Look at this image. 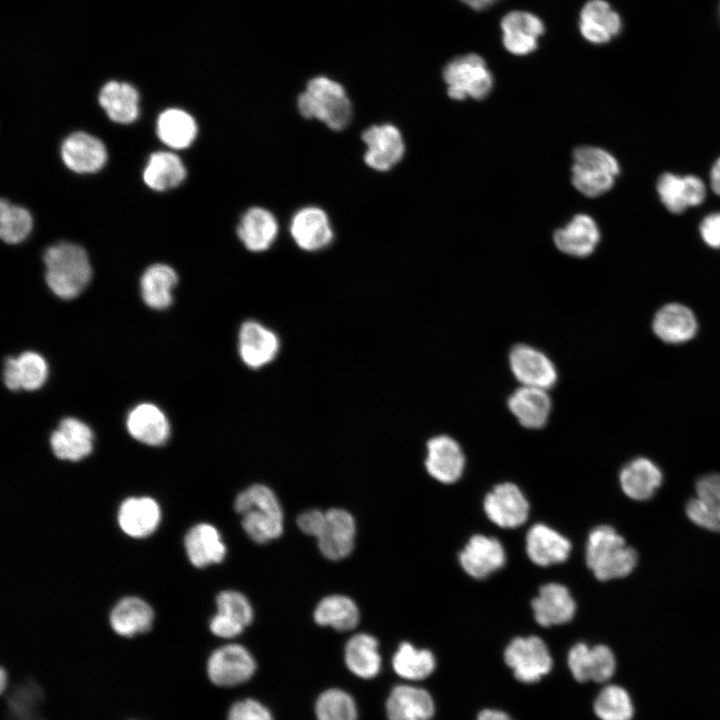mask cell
<instances>
[{
    "mask_svg": "<svg viewBox=\"0 0 720 720\" xmlns=\"http://www.w3.org/2000/svg\"><path fill=\"white\" fill-rule=\"evenodd\" d=\"M637 552L609 525H598L589 532L585 546L587 567L599 581L628 576L636 567Z\"/></svg>",
    "mask_w": 720,
    "mask_h": 720,
    "instance_id": "obj_1",
    "label": "cell"
},
{
    "mask_svg": "<svg viewBox=\"0 0 720 720\" xmlns=\"http://www.w3.org/2000/svg\"><path fill=\"white\" fill-rule=\"evenodd\" d=\"M43 260L46 283L62 299L78 296L91 279L89 258L80 245L70 242L51 245L45 250Z\"/></svg>",
    "mask_w": 720,
    "mask_h": 720,
    "instance_id": "obj_2",
    "label": "cell"
},
{
    "mask_svg": "<svg viewBox=\"0 0 720 720\" xmlns=\"http://www.w3.org/2000/svg\"><path fill=\"white\" fill-rule=\"evenodd\" d=\"M234 508L242 516L246 534L264 544L281 536L283 512L274 492L265 485L254 484L236 497Z\"/></svg>",
    "mask_w": 720,
    "mask_h": 720,
    "instance_id": "obj_3",
    "label": "cell"
},
{
    "mask_svg": "<svg viewBox=\"0 0 720 720\" xmlns=\"http://www.w3.org/2000/svg\"><path fill=\"white\" fill-rule=\"evenodd\" d=\"M300 114L317 119L328 128L339 131L352 119V104L344 87L324 76L312 78L297 99Z\"/></svg>",
    "mask_w": 720,
    "mask_h": 720,
    "instance_id": "obj_4",
    "label": "cell"
},
{
    "mask_svg": "<svg viewBox=\"0 0 720 720\" xmlns=\"http://www.w3.org/2000/svg\"><path fill=\"white\" fill-rule=\"evenodd\" d=\"M503 661L513 677L525 685L540 682L554 667L547 640L534 633L514 635L503 649Z\"/></svg>",
    "mask_w": 720,
    "mask_h": 720,
    "instance_id": "obj_5",
    "label": "cell"
},
{
    "mask_svg": "<svg viewBox=\"0 0 720 720\" xmlns=\"http://www.w3.org/2000/svg\"><path fill=\"white\" fill-rule=\"evenodd\" d=\"M620 167L608 151L594 146H580L573 152L572 184L587 197H598L614 185Z\"/></svg>",
    "mask_w": 720,
    "mask_h": 720,
    "instance_id": "obj_6",
    "label": "cell"
},
{
    "mask_svg": "<svg viewBox=\"0 0 720 720\" xmlns=\"http://www.w3.org/2000/svg\"><path fill=\"white\" fill-rule=\"evenodd\" d=\"M442 75L447 84V94L454 100L467 97L482 100L489 95L494 84L485 60L474 53L450 60L443 68Z\"/></svg>",
    "mask_w": 720,
    "mask_h": 720,
    "instance_id": "obj_7",
    "label": "cell"
},
{
    "mask_svg": "<svg viewBox=\"0 0 720 720\" xmlns=\"http://www.w3.org/2000/svg\"><path fill=\"white\" fill-rule=\"evenodd\" d=\"M566 664L572 678L580 684L604 685L613 678L617 667L609 646L585 641H575L568 648Z\"/></svg>",
    "mask_w": 720,
    "mask_h": 720,
    "instance_id": "obj_8",
    "label": "cell"
},
{
    "mask_svg": "<svg viewBox=\"0 0 720 720\" xmlns=\"http://www.w3.org/2000/svg\"><path fill=\"white\" fill-rule=\"evenodd\" d=\"M255 670L253 656L239 644H227L215 649L206 666L209 680L219 687L243 684L254 675Z\"/></svg>",
    "mask_w": 720,
    "mask_h": 720,
    "instance_id": "obj_9",
    "label": "cell"
},
{
    "mask_svg": "<svg viewBox=\"0 0 720 720\" xmlns=\"http://www.w3.org/2000/svg\"><path fill=\"white\" fill-rule=\"evenodd\" d=\"M385 715L387 720H433L436 702L422 684L399 681L386 697Z\"/></svg>",
    "mask_w": 720,
    "mask_h": 720,
    "instance_id": "obj_10",
    "label": "cell"
},
{
    "mask_svg": "<svg viewBox=\"0 0 720 720\" xmlns=\"http://www.w3.org/2000/svg\"><path fill=\"white\" fill-rule=\"evenodd\" d=\"M483 511L495 525L513 529L523 525L530 513V504L522 490L512 482L495 485L483 499Z\"/></svg>",
    "mask_w": 720,
    "mask_h": 720,
    "instance_id": "obj_11",
    "label": "cell"
},
{
    "mask_svg": "<svg viewBox=\"0 0 720 720\" xmlns=\"http://www.w3.org/2000/svg\"><path fill=\"white\" fill-rule=\"evenodd\" d=\"M458 561L467 575L483 580L505 565L506 552L497 538L475 534L459 552Z\"/></svg>",
    "mask_w": 720,
    "mask_h": 720,
    "instance_id": "obj_12",
    "label": "cell"
},
{
    "mask_svg": "<svg viewBox=\"0 0 720 720\" xmlns=\"http://www.w3.org/2000/svg\"><path fill=\"white\" fill-rule=\"evenodd\" d=\"M361 137L367 148L364 161L376 171L392 169L405 153L402 134L392 124L372 125L363 131Z\"/></svg>",
    "mask_w": 720,
    "mask_h": 720,
    "instance_id": "obj_13",
    "label": "cell"
},
{
    "mask_svg": "<svg viewBox=\"0 0 720 720\" xmlns=\"http://www.w3.org/2000/svg\"><path fill=\"white\" fill-rule=\"evenodd\" d=\"M535 622L545 629L563 626L572 621L576 613V602L570 590L563 584H543L531 601Z\"/></svg>",
    "mask_w": 720,
    "mask_h": 720,
    "instance_id": "obj_14",
    "label": "cell"
},
{
    "mask_svg": "<svg viewBox=\"0 0 720 720\" xmlns=\"http://www.w3.org/2000/svg\"><path fill=\"white\" fill-rule=\"evenodd\" d=\"M509 364L523 385L547 389L557 381V370L551 359L531 345L515 344L509 352Z\"/></svg>",
    "mask_w": 720,
    "mask_h": 720,
    "instance_id": "obj_15",
    "label": "cell"
},
{
    "mask_svg": "<svg viewBox=\"0 0 720 720\" xmlns=\"http://www.w3.org/2000/svg\"><path fill=\"white\" fill-rule=\"evenodd\" d=\"M425 468L443 484L457 482L463 475L465 455L459 443L448 435H437L426 444Z\"/></svg>",
    "mask_w": 720,
    "mask_h": 720,
    "instance_id": "obj_16",
    "label": "cell"
},
{
    "mask_svg": "<svg viewBox=\"0 0 720 720\" xmlns=\"http://www.w3.org/2000/svg\"><path fill=\"white\" fill-rule=\"evenodd\" d=\"M504 48L513 55L525 56L538 48V40L545 32L544 22L528 11L513 10L500 22Z\"/></svg>",
    "mask_w": 720,
    "mask_h": 720,
    "instance_id": "obj_17",
    "label": "cell"
},
{
    "mask_svg": "<svg viewBox=\"0 0 720 720\" xmlns=\"http://www.w3.org/2000/svg\"><path fill=\"white\" fill-rule=\"evenodd\" d=\"M525 551L532 563L548 567L565 562L572 551V544L554 528L544 523H536L526 534Z\"/></svg>",
    "mask_w": 720,
    "mask_h": 720,
    "instance_id": "obj_18",
    "label": "cell"
},
{
    "mask_svg": "<svg viewBox=\"0 0 720 720\" xmlns=\"http://www.w3.org/2000/svg\"><path fill=\"white\" fill-rule=\"evenodd\" d=\"M325 523L318 535L320 552L329 560L347 557L353 550L356 525L353 516L338 508L325 512Z\"/></svg>",
    "mask_w": 720,
    "mask_h": 720,
    "instance_id": "obj_19",
    "label": "cell"
},
{
    "mask_svg": "<svg viewBox=\"0 0 720 720\" xmlns=\"http://www.w3.org/2000/svg\"><path fill=\"white\" fill-rule=\"evenodd\" d=\"M280 347L278 336L257 321H246L238 335V351L243 363L261 368L274 360Z\"/></svg>",
    "mask_w": 720,
    "mask_h": 720,
    "instance_id": "obj_20",
    "label": "cell"
},
{
    "mask_svg": "<svg viewBox=\"0 0 720 720\" xmlns=\"http://www.w3.org/2000/svg\"><path fill=\"white\" fill-rule=\"evenodd\" d=\"M61 157L64 164L76 173H95L105 165L107 150L97 137L77 131L63 141Z\"/></svg>",
    "mask_w": 720,
    "mask_h": 720,
    "instance_id": "obj_21",
    "label": "cell"
},
{
    "mask_svg": "<svg viewBox=\"0 0 720 720\" xmlns=\"http://www.w3.org/2000/svg\"><path fill=\"white\" fill-rule=\"evenodd\" d=\"M656 188L665 208L674 214L700 205L706 197L705 184L695 175L664 173L658 178Z\"/></svg>",
    "mask_w": 720,
    "mask_h": 720,
    "instance_id": "obj_22",
    "label": "cell"
},
{
    "mask_svg": "<svg viewBox=\"0 0 720 720\" xmlns=\"http://www.w3.org/2000/svg\"><path fill=\"white\" fill-rule=\"evenodd\" d=\"M290 234L299 248L310 252L327 247L333 239L327 214L315 206L301 208L293 215Z\"/></svg>",
    "mask_w": 720,
    "mask_h": 720,
    "instance_id": "obj_23",
    "label": "cell"
},
{
    "mask_svg": "<svg viewBox=\"0 0 720 720\" xmlns=\"http://www.w3.org/2000/svg\"><path fill=\"white\" fill-rule=\"evenodd\" d=\"M161 521V509L152 497L136 496L126 498L119 506L117 522L120 529L133 538L151 535Z\"/></svg>",
    "mask_w": 720,
    "mask_h": 720,
    "instance_id": "obj_24",
    "label": "cell"
},
{
    "mask_svg": "<svg viewBox=\"0 0 720 720\" xmlns=\"http://www.w3.org/2000/svg\"><path fill=\"white\" fill-rule=\"evenodd\" d=\"M391 665L400 681L420 684L435 673L438 659L431 648L402 641L392 656Z\"/></svg>",
    "mask_w": 720,
    "mask_h": 720,
    "instance_id": "obj_25",
    "label": "cell"
},
{
    "mask_svg": "<svg viewBox=\"0 0 720 720\" xmlns=\"http://www.w3.org/2000/svg\"><path fill=\"white\" fill-rule=\"evenodd\" d=\"M688 518L696 525L720 532V474H708L696 483V496L686 505Z\"/></svg>",
    "mask_w": 720,
    "mask_h": 720,
    "instance_id": "obj_26",
    "label": "cell"
},
{
    "mask_svg": "<svg viewBox=\"0 0 720 720\" xmlns=\"http://www.w3.org/2000/svg\"><path fill=\"white\" fill-rule=\"evenodd\" d=\"M621 18L605 0H589L579 15V30L593 44L609 42L621 30Z\"/></svg>",
    "mask_w": 720,
    "mask_h": 720,
    "instance_id": "obj_27",
    "label": "cell"
},
{
    "mask_svg": "<svg viewBox=\"0 0 720 720\" xmlns=\"http://www.w3.org/2000/svg\"><path fill=\"white\" fill-rule=\"evenodd\" d=\"M50 446L57 458L79 461L92 452V430L76 418H64L51 434Z\"/></svg>",
    "mask_w": 720,
    "mask_h": 720,
    "instance_id": "obj_28",
    "label": "cell"
},
{
    "mask_svg": "<svg viewBox=\"0 0 720 720\" xmlns=\"http://www.w3.org/2000/svg\"><path fill=\"white\" fill-rule=\"evenodd\" d=\"M507 404L519 423L530 429L543 427L552 408L551 398L546 389L526 385L514 390Z\"/></svg>",
    "mask_w": 720,
    "mask_h": 720,
    "instance_id": "obj_29",
    "label": "cell"
},
{
    "mask_svg": "<svg viewBox=\"0 0 720 720\" xmlns=\"http://www.w3.org/2000/svg\"><path fill=\"white\" fill-rule=\"evenodd\" d=\"M236 233L246 249L255 253L263 252L275 241L278 222L269 210L251 207L241 216Z\"/></svg>",
    "mask_w": 720,
    "mask_h": 720,
    "instance_id": "obj_30",
    "label": "cell"
},
{
    "mask_svg": "<svg viewBox=\"0 0 720 720\" xmlns=\"http://www.w3.org/2000/svg\"><path fill=\"white\" fill-rule=\"evenodd\" d=\"M184 547L189 561L197 568L220 563L226 555V546L218 529L208 523L191 527L185 535Z\"/></svg>",
    "mask_w": 720,
    "mask_h": 720,
    "instance_id": "obj_31",
    "label": "cell"
},
{
    "mask_svg": "<svg viewBox=\"0 0 720 720\" xmlns=\"http://www.w3.org/2000/svg\"><path fill=\"white\" fill-rule=\"evenodd\" d=\"M600 231L594 219L586 214L575 215L563 228L554 233L556 247L565 254L586 257L595 250Z\"/></svg>",
    "mask_w": 720,
    "mask_h": 720,
    "instance_id": "obj_32",
    "label": "cell"
},
{
    "mask_svg": "<svg viewBox=\"0 0 720 720\" xmlns=\"http://www.w3.org/2000/svg\"><path fill=\"white\" fill-rule=\"evenodd\" d=\"M663 475L660 468L645 457H637L623 466L619 474L622 491L633 500L650 499L661 486Z\"/></svg>",
    "mask_w": 720,
    "mask_h": 720,
    "instance_id": "obj_33",
    "label": "cell"
},
{
    "mask_svg": "<svg viewBox=\"0 0 720 720\" xmlns=\"http://www.w3.org/2000/svg\"><path fill=\"white\" fill-rule=\"evenodd\" d=\"M154 611L142 598L127 596L112 608L109 622L113 631L122 637L148 632L153 624Z\"/></svg>",
    "mask_w": 720,
    "mask_h": 720,
    "instance_id": "obj_34",
    "label": "cell"
},
{
    "mask_svg": "<svg viewBox=\"0 0 720 720\" xmlns=\"http://www.w3.org/2000/svg\"><path fill=\"white\" fill-rule=\"evenodd\" d=\"M126 425L134 439L150 446L164 444L170 433L165 414L150 403H142L134 407L127 416Z\"/></svg>",
    "mask_w": 720,
    "mask_h": 720,
    "instance_id": "obj_35",
    "label": "cell"
},
{
    "mask_svg": "<svg viewBox=\"0 0 720 720\" xmlns=\"http://www.w3.org/2000/svg\"><path fill=\"white\" fill-rule=\"evenodd\" d=\"M100 106L114 122L129 124L139 115V93L127 82H106L98 95Z\"/></svg>",
    "mask_w": 720,
    "mask_h": 720,
    "instance_id": "obj_36",
    "label": "cell"
},
{
    "mask_svg": "<svg viewBox=\"0 0 720 720\" xmlns=\"http://www.w3.org/2000/svg\"><path fill=\"white\" fill-rule=\"evenodd\" d=\"M653 330L656 336L666 343H684L696 334L697 321L689 308L670 303L656 313Z\"/></svg>",
    "mask_w": 720,
    "mask_h": 720,
    "instance_id": "obj_37",
    "label": "cell"
},
{
    "mask_svg": "<svg viewBox=\"0 0 720 720\" xmlns=\"http://www.w3.org/2000/svg\"><path fill=\"white\" fill-rule=\"evenodd\" d=\"M344 655L348 669L359 678H374L381 670L378 640L369 634L359 633L351 637Z\"/></svg>",
    "mask_w": 720,
    "mask_h": 720,
    "instance_id": "obj_38",
    "label": "cell"
},
{
    "mask_svg": "<svg viewBox=\"0 0 720 720\" xmlns=\"http://www.w3.org/2000/svg\"><path fill=\"white\" fill-rule=\"evenodd\" d=\"M195 119L179 108H168L161 112L156 121L158 138L173 149L189 147L197 136Z\"/></svg>",
    "mask_w": 720,
    "mask_h": 720,
    "instance_id": "obj_39",
    "label": "cell"
},
{
    "mask_svg": "<svg viewBox=\"0 0 720 720\" xmlns=\"http://www.w3.org/2000/svg\"><path fill=\"white\" fill-rule=\"evenodd\" d=\"M186 177V169L181 159L168 151L152 153L143 171L145 184L155 191L175 188Z\"/></svg>",
    "mask_w": 720,
    "mask_h": 720,
    "instance_id": "obj_40",
    "label": "cell"
},
{
    "mask_svg": "<svg viewBox=\"0 0 720 720\" xmlns=\"http://www.w3.org/2000/svg\"><path fill=\"white\" fill-rule=\"evenodd\" d=\"M178 282L173 268L166 264L149 266L140 279L141 296L151 308L161 310L172 303V290Z\"/></svg>",
    "mask_w": 720,
    "mask_h": 720,
    "instance_id": "obj_41",
    "label": "cell"
},
{
    "mask_svg": "<svg viewBox=\"0 0 720 720\" xmlns=\"http://www.w3.org/2000/svg\"><path fill=\"white\" fill-rule=\"evenodd\" d=\"M360 614L355 602L344 595H330L323 598L314 611V620L318 625L330 626L338 631L354 629Z\"/></svg>",
    "mask_w": 720,
    "mask_h": 720,
    "instance_id": "obj_42",
    "label": "cell"
},
{
    "mask_svg": "<svg viewBox=\"0 0 720 720\" xmlns=\"http://www.w3.org/2000/svg\"><path fill=\"white\" fill-rule=\"evenodd\" d=\"M592 710L598 720H631L634 711L628 692L614 683L600 686Z\"/></svg>",
    "mask_w": 720,
    "mask_h": 720,
    "instance_id": "obj_43",
    "label": "cell"
},
{
    "mask_svg": "<svg viewBox=\"0 0 720 720\" xmlns=\"http://www.w3.org/2000/svg\"><path fill=\"white\" fill-rule=\"evenodd\" d=\"M33 226L30 212L6 199L0 202V237L8 244H17L27 238Z\"/></svg>",
    "mask_w": 720,
    "mask_h": 720,
    "instance_id": "obj_44",
    "label": "cell"
},
{
    "mask_svg": "<svg viewBox=\"0 0 720 720\" xmlns=\"http://www.w3.org/2000/svg\"><path fill=\"white\" fill-rule=\"evenodd\" d=\"M357 714L353 697L339 688L323 691L315 703L317 720H357Z\"/></svg>",
    "mask_w": 720,
    "mask_h": 720,
    "instance_id": "obj_45",
    "label": "cell"
},
{
    "mask_svg": "<svg viewBox=\"0 0 720 720\" xmlns=\"http://www.w3.org/2000/svg\"><path fill=\"white\" fill-rule=\"evenodd\" d=\"M16 368L21 389H39L48 377V365L38 353L26 351L16 357Z\"/></svg>",
    "mask_w": 720,
    "mask_h": 720,
    "instance_id": "obj_46",
    "label": "cell"
},
{
    "mask_svg": "<svg viewBox=\"0 0 720 720\" xmlns=\"http://www.w3.org/2000/svg\"><path fill=\"white\" fill-rule=\"evenodd\" d=\"M217 613L231 619L243 628L253 620V610L248 599L237 591H222L216 598Z\"/></svg>",
    "mask_w": 720,
    "mask_h": 720,
    "instance_id": "obj_47",
    "label": "cell"
},
{
    "mask_svg": "<svg viewBox=\"0 0 720 720\" xmlns=\"http://www.w3.org/2000/svg\"><path fill=\"white\" fill-rule=\"evenodd\" d=\"M227 720H273V716L261 702L246 698L230 707Z\"/></svg>",
    "mask_w": 720,
    "mask_h": 720,
    "instance_id": "obj_48",
    "label": "cell"
},
{
    "mask_svg": "<svg viewBox=\"0 0 720 720\" xmlns=\"http://www.w3.org/2000/svg\"><path fill=\"white\" fill-rule=\"evenodd\" d=\"M703 241L712 248H720V212L707 215L699 227Z\"/></svg>",
    "mask_w": 720,
    "mask_h": 720,
    "instance_id": "obj_49",
    "label": "cell"
},
{
    "mask_svg": "<svg viewBox=\"0 0 720 720\" xmlns=\"http://www.w3.org/2000/svg\"><path fill=\"white\" fill-rule=\"evenodd\" d=\"M325 516L320 510H308L299 515L297 525L305 534L317 538L324 526Z\"/></svg>",
    "mask_w": 720,
    "mask_h": 720,
    "instance_id": "obj_50",
    "label": "cell"
},
{
    "mask_svg": "<svg viewBox=\"0 0 720 720\" xmlns=\"http://www.w3.org/2000/svg\"><path fill=\"white\" fill-rule=\"evenodd\" d=\"M209 627L215 636L226 639L238 636L244 629L241 625L219 613H216L211 618Z\"/></svg>",
    "mask_w": 720,
    "mask_h": 720,
    "instance_id": "obj_51",
    "label": "cell"
},
{
    "mask_svg": "<svg viewBox=\"0 0 720 720\" xmlns=\"http://www.w3.org/2000/svg\"><path fill=\"white\" fill-rule=\"evenodd\" d=\"M3 379L6 387L10 390L21 389L16 368V358L9 357L5 360Z\"/></svg>",
    "mask_w": 720,
    "mask_h": 720,
    "instance_id": "obj_52",
    "label": "cell"
},
{
    "mask_svg": "<svg viewBox=\"0 0 720 720\" xmlns=\"http://www.w3.org/2000/svg\"><path fill=\"white\" fill-rule=\"evenodd\" d=\"M475 720H515L514 717L505 710L493 707H487L480 710Z\"/></svg>",
    "mask_w": 720,
    "mask_h": 720,
    "instance_id": "obj_53",
    "label": "cell"
},
{
    "mask_svg": "<svg viewBox=\"0 0 720 720\" xmlns=\"http://www.w3.org/2000/svg\"><path fill=\"white\" fill-rule=\"evenodd\" d=\"M710 184L713 191L720 196V158L717 159L711 169Z\"/></svg>",
    "mask_w": 720,
    "mask_h": 720,
    "instance_id": "obj_54",
    "label": "cell"
},
{
    "mask_svg": "<svg viewBox=\"0 0 720 720\" xmlns=\"http://www.w3.org/2000/svg\"><path fill=\"white\" fill-rule=\"evenodd\" d=\"M468 7L477 10L482 11L485 9H488L492 7L494 4H496L500 0H460Z\"/></svg>",
    "mask_w": 720,
    "mask_h": 720,
    "instance_id": "obj_55",
    "label": "cell"
},
{
    "mask_svg": "<svg viewBox=\"0 0 720 720\" xmlns=\"http://www.w3.org/2000/svg\"><path fill=\"white\" fill-rule=\"evenodd\" d=\"M8 684H9L8 673H7V671H6L4 668H1V670H0V690H1V693H4V692H5V690H6L7 687H8Z\"/></svg>",
    "mask_w": 720,
    "mask_h": 720,
    "instance_id": "obj_56",
    "label": "cell"
}]
</instances>
